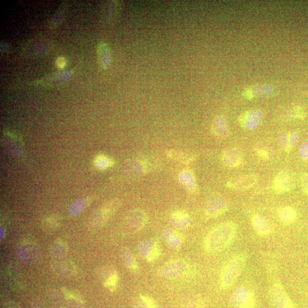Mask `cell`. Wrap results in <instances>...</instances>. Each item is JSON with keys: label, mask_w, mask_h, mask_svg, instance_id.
I'll use <instances>...</instances> for the list:
<instances>
[{"label": "cell", "mask_w": 308, "mask_h": 308, "mask_svg": "<svg viewBox=\"0 0 308 308\" xmlns=\"http://www.w3.org/2000/svg\"><path fill=\"white\" fill-rule=\"evenodd\" d=\"M238 227L235 222L227 221L214 227L204 240V248L207 253L216 254L225 250L236 238Z\"/></svg>", "instance_id": "6da1fadb"}, {"label": "cell", "mask_w": 308, "mask_h": 308, "mask_svg": "<svg viewBox=\"0 0 308 308\" xmlns=\"http://www.w3.org/2000/svg\"><path fill=\"white\" fill-rule=\"evenodd\" d=\"M246 264L243 255L235 256L222 268L220 275V284L223 290L234 285L243 272Z\"/></svg>", "instance_id": "7a4b0ae2"}, {"label": "cell", "mask_w": 308, "mask_h": 308, "mask_svg": "<svg viewBox=\"0 0 308 308\" xmlns=\"http://www.w3.org/2000/svg\"><path fill=\"white\" fill-rule=\"evenodd\" d=\"M192 271V267L184 260H172L159 269V274L164 278H173L188 275Z\"/></svg>", "instance_id": "3957f363"}, {"label": "cell", "mask_w": 308, "mask_h": 308, "mask_svg": "<svg viewBox=\"0 0 308 308\" xmlns=\"http://www.w3.org/2000/svg\"><path fill=\"white\" fill-rule=\"evenodd\" d=\"M269 296L273 308H296L281 283L272 284L269 288Z\"/></svg>", "instance_id": "277c9868"}, {"label": "cell", "mask_w": 308, "mask_h": 308, "mask_svg": "<svg viewBox=\"0 0 308 308\" xmlns=\"http://www.w3.org/2000/svg\"><path fill=\"white\" fill-rule=\"evenodd\" d=\"M230 302L235 308H255V293L246 287H240L232 294Z\"/></svg>", "instance_id": "5b68a950"}, {"label": "cell", "mask_w": 308, "mask_h": 308, "mask_svg": "<svg viewBox=\"0 0 308 308\" xmlns=\"http://www.w3.org/2000/svg\"><path fill=\"white\" fill-rule=\"evenodd\" d=\"M148 215L140 209L132 211L126 218L123 228L127 234H134L140 231L148 222Z\"/></svg>", "instance_id": "8992f818"}, {"label": "cell", "mask_w": 308, "mask_h": 308, "mask_svg": "<svg viewBox=\"0 0 308 308\" xmlns=\"http://www.w3.org/2000/svg\"><path fill=\"white\" fill-rule=\"evenodd\" d=\"M228 203L220 195H214L207 200L205 207L206 215L210 218L219 216L228 210Z\"/></svg>", "instance_id": "52a82bcc"}, {"label": "cell", "mask_w": 308, "mask_h": 308, "mask_svg": "<svg viewBox=\"0 0 308 308\" xmlns=\"http://www.w3.org/2000/svg\"><path fill=\"white\" fill-rule=\"evenodd\" d=\"M120 206L118 201H113L104 205L93 215L91 221V226L93 229L99 228L106 223Z\"/></svg>", "instance_id": "ba28073f"}, {"label": "cell", "mask_w": 308, "mask_h": 308, "mask_svg": "<svg viewBox=\"0 0 308 308\" xmlns=\"http://www.w3.org/2000/svg\"><path fill=\"white\" fill-rule=\"evenodd\" d=\"M138 253L147 261L153 263L161 255V249L157 241L150 239L141 241L138 246Z\"/></svg>", "instance_id": "9c48e42d"}, {"label": "cell", "mask_w": 308, "mask_h": 308, "mask_svg": "<svg viewBox=\"0 0 308 308\" xmlns=\"http://www.w3.org/2000/svg\"><path fill=\"white\" fill-rule=\"evenodd\" d=\"M263 120V112L257 109L242 114L239 118V122L244 129L253 130L262 124Z\"/></svg>", "instance_id": "30bf717a"}, {"label": "cell", "mask_w": 308, "mask_h": 308, "mask_svg": "<svg viewBox=\"0 0 308 308\" xmlns=\"http://www.w3.org/2000/svg\"><path fill=\"white\" fill-rule=\"evenodd\" d=\"M306 111L304 108L299 106H286L277 109L276 117L279 120L291 121L296 118L305 117Z\"/></svg>", "instance_id": "8fae6325"}, {"label": "cell", "mask_w": 308, "mask_h": 308, "mask_svg": "<svg viewBox=\"0 0 308 308\" xmlns=\"http://www.w3.org/2000/svg\"><path fill=\"white\" fill-rule=\"evenodd\" d=\"M258 181V178L253 174L232 179L227 183V187L237 190H245L254 186Z\"/></svg>", "instance_id": "7c38bea8"}, {"label": "cell", "mask_w": 308, "mask_h": 308, "mask_svg": "<svg viewBox=\"0 0 308 308\" xmlns=\"http://www.w3.org/2000/svg\"><path fill=\"white\" fill-rule=\"evenodd\" d=\"M294 186L291 175L286 172L279 173L273 181V189L277 193L281 194L290 191Z\"/></svg>", "instance_id": "4fadbf2b"}, {"label": "cell", "mask_w": 308, "mask_h": 308, "mask_svg": "<svg viewBox=\"0 0 308 308\" xmlns=\"http://www.w3.org/2000/svg\"><path fill=\"white\" fill-rule=\"evenodd\" d=\"M242 154L241 151L236 148L227 149L221 156V160L226 166L236 167L242 162Z\"/></svg>", "instance_id": "5bb4252c"}, {"label": "cell", "mask_w": 308, "mask_h": 308, "mask_svg": "<svg viewBox=\"0 0 308 308\" xmlns=\"http://www.w3.org/2000/svg\"><path fill=\"white\" fill-rule=\"evenodd\" d=\"M191 219L186 211L177 210L173 213L170 217V222L174 228L185 230L190 226Z\"/></svg>", "instance_id": "9a60e30c"}, {"label": "cell", "mask_w": 308, "mask_h": 308, "mask_svg": "<svg viewBox=\"0 0 308 308\" xmlns=\"http://www.w3.org/2000/svg\"><path fill=\"white\" fill-rule=\"evenodd\" d=\"M251 222L256 232L260 236H266L271 234V226L266 217L255 215L252 217Z\"/></svg>", "instance_id": "2e32d148"}, {"label": "cell", "mask_w": 308, "mask_h": 308, "mask_svg": "<svg viewBox=\"0 0 308 308\" xmlns=\"http://www.w3.org/2000/svg\"><path fill=\"white\" fill-rule=\"evenodd\" d=\"M179 181L186 190L191 193L197 191V184L191 170L185 169L179 175Z\"/></svg>", "instance_id": "e0dca14e"}, {"label": "cell", "mask_w": 308, "mask_h": 308, "mask_svg": "<svg viewBox=\"0 0 308 308\" xmlns=\"http://www.w3.org/2000/svg\"><path fill=\"white\" fill-rule=\"evenodd\" d=\"M273 89L269 85H259L250 89L246 90L244 95L248 99L255 98H268L272 96Z\"/></svg>", "instance_id": "ac0fdd59"}, {"label": "cell", "mask_w": 308, "mask_h": 308, "mask_svg": "<svg viewBox=\"0 0 308 308\" xmlns=\"http://www.w3.org/2000/svg\"><path fill=\"white\" fill-rule=\"evenodd\" d=\"M166 154L169 158L186 165L191 163L197 159L195 154L179 150H169Z\"/></svg>", "instance_id": "d6986e66"}, {"label": "cell", "mask_w": 308, "mask_h": 308, "mask_svg": "<svg viewBox=\"0 0 308 308\" xmlns=\"http://www.w3.org/2000/svg\"><path fill=\"white\" fill-rule=\"evenodd\" d=\"M211 129L213 134L220 138H226L229 135L228 125L225 118L221 117L215 118L212 123Z\"/></svg>", "instance_id": "ffe728a7"}, {"label": "cell", "mask_w": 308, "mask_h": 308, "mask_svg": "<svg viewBox=\"0 0 308 308\" xmlns=\"http://www.w3.org/2000/svg\"><path fill=\"white\" fill-rule=\"evenodd\" d=\"M163 236L167 243L171 247L177 248L182 244L181 235L173 229H165L163 231Z\"/></svg>", "instance_id": "44dd1931"}, {"label": "cell", "mask_w": 308, "mask_h": 308, "mask_svg": "<svg viewBox=\"0 0 308 308\" xmlns=\"http://www.w3.org/2000/svg\"><path fill=\"white\" fill-rule=\"evenodd\" d=\"M278 216L283 223L291 225L297 219V212L292 207L286 206L281 208L278 212Z\"/></svg>", "instance_id": "7402d4cb"}, {"label": "cell", "mask_w": 308, "mask_h": 308, "mask_svg": "<svg viewBox=\"0 0 308 308\" xmlns=\"http://www.w3.org/2000/svg\"><path fill=\"white\" fill-rule=\"evenodd\" d=\"M277 141L278 146L287 153H290L296 146V142L292 133L282 132L277 136Z\"/></svg>", "instance_id": "603a6c76"}, {"label": "cell", "mask_w": 308, "mask_h": 308, "mask_svg": "<svg viewBox=\"0 0 308 308\" xmlns=\"http://www.w3.org/2000/svg\"><path fill=\"white\" fill-rule=\"evenodd\" d=\"M98 54L99 63L102 67L106 69L110 65L111 61V55L108 47L105 44H101L98 47Z\"/></svg>", "instance_id": "cb8c5ba5"}, {"label": "cell", "mask_w": 308, "mask_h": 308, "mask_svg": "<svg viewBox=\"0 0 308 308\" xmlns=\"http://www.w3.org/2000/svg\"><path fill=\"white\" fill-rule=\"evenodd\" d=\"M122 256L123 262H124L126 266L131 271L136 272L138 271L139 266L138 263L131 251L126 248L123 249L122 252Z\"/></svg>", "instance_id": "d4e9b609"}, {"label": "cell", "mask_w": 308, "mask_h": 308, "mask_svg": "<svg viewBox=\"0 0 308 308\" xmlns=\"http://www.w3.org/2000/svg\"><path fill=\"white\" fill-rule=\"evenodd\" d=\"M54 269L58 273L63 275H72L75 272V266L72 262H63L57 263Z\"/></svg>", "instance_id": "484cf974"}, {"label": "cell", "mask_w": 308, "mask_h": 308, "mask_svg": "<svg viewBox=\"0 0 308 308\" xmlns=\"http://www.w3.org/2000/svg\"><path fill=\"white\" fill-rule=\"evenodd\" d=\"M115 163V161L112 158L103 154L98 155L94 160L95 166L100 170L110 168L113 166Z\"/></svg>", "instance_id": "4316f807"}, {"label": "cell", "mask_w": 308, "mask_h": 308, "mask_svg": "<svg viewBox=\"0 0 308 308\" xmlns=\"http://www.w3.org/2000/svg\"><path fill=\"white\" fill-rule=\"evenodd\" d=\"M118 279V273L116 271H109L107 275L104 278V286L111 291H115L117 287Z\"/></svg>", "instance_id": "83f0119b"}, {"label": "cell", "mask_w": 308, "mask_h": 308, "mask_svg": "<svg viewBox=\"0 0 308 308\" xmlns=\"http://www.w3.org/2000/svg\"><path fill=\"white\" fill-rule=\"evenodd\" d=\"M61 219L58 216H51L47 217L43 221V227L45 231H54L59 227Z\"/></svg>", "instance_id": "f1b7e54d"}, {"label": "cell", "mask_w": 308, "mask_h": 308, "mask_svg": "<svg viewBox=\"0 0 308 308\" xmlns=\"http://www.w3.org/2000/svg\"><path fill=\"white\" fill-rule=\"evenodd\" d=\"M58 250L55 251V252L53 253L54 255H55V257H63L65 255H66L63 252H62L61 250L66 251L67 250V248H66V246L63 244V243L56 244L55 245L53 246V248H52V250Z\"/></svg>", "instance_id": "f546056e"}, {"label": "cell", "mask_w": 308, "mask_h": 308, "mask_svg": "<svg viewBox=\"0 0 308 308\" xmlns=\"http://www.w3.org/2000/svg\"><path fill=\"white\" fill-rule=\"evenodd\" d=\"M299 151L302 159L308 162V141L303 142Z\"/></svg>", "instance_id": "4dcf8cb0"}, {"label": "cell", "mask_w": 308, "mask_h": 308, "mask_svg": "<svg viewBox=\"0 0 308 308\" xmlns=\"http://www.w3.org/2000/svg\"><path fill=\"white\" fill-rule=\"evenodd\" d=\"M140 297L145 301L148 308H158L157 304H156V303L152 298L148 296L142 295H140Z\"/></svg>", "instance_id": "1f68e13d"}, {"label": "cell", "mask_w": 308, "mask_h": 308, "mask_svg": "<svg viewBox=\"0 0 308 308\" xmlns=\"http://www.w3.org/2000/svg\"><path fill=\"white\" fill-rule=\"evenodd\" d=\"M301 184L303 192L308 195V174H303L301 177Z\"/></svg>", "instance_id": "d6a6232c"}, {"label": "cell", "mask_w": 308, "mask_h": 308, "mask_svg": "<svg viewBox=\"0 0 308 308\" xmlns=\"http://www.w3.org/2000/svg\"><path fill=\"white\" fill-rule=\"evenodd\" d=\"M134 307L135 308H148L147 306L145 301L142 299V298L139 296V298H136L134 302Z\"/></svg>", "instance_id": "836d02e7"}, {"label": "cell", "mask_w": 308, "mask_h": 308, "mask_svg": "<svg viewBox=\"0 0 308 308\" xmlns=\"http://www.w3.org/2000/svg\"><path fill=\"white\" fill-rule=\"evenodd\" d=\"M256 151H257V154L259 157L263 159H269V154L266 150L264 149H258Z\"/></svg>", "instance_id": "e575fe53"}, {"label": "cell", "mask_w": 308, "mask_h": 308, "mask_svg": "<svg viewBox=\"0 0 308 308\" xmlns=\"http://www.w3.org/2000/svg\"><path fill=\"white\" fill-rule=\"evenodd\" d=\"M56 66L60 69H63L65 67L66 65V60L64 58H59L56 61Z\"/></svg>", "instance_id": "d590c367"}, {"label": "cell", "mask_w": 308, "mask_h": 308, "mask_svg": "<svg viewBox=\"0 0 308 308\" xmlns=\"http://www.w3.org/2000/svg\"><path fill=\"white\" fill-rule=\"evenodd\" d=\"M187 308H204L202 303L199 301H191L188 303Z\"/></svg>", "instance_id": "8d00e7d4"}, {"label": "cell", "mask_w": 308, "mask_h": 308, "mask_svg": "<svg viewBox=\"0 0 308 308\" xmlns=\"http://www.w3.org/2000/svg\"><path fill=\"white\" fill-rule=\"evenodd\" d=\"M61 308H63V307H61Z\"/></svg>", "instance_id": "74e56055"}]
</instances>
